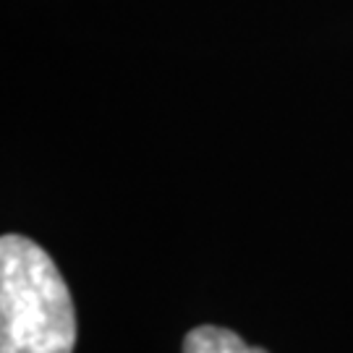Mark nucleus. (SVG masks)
Here are the masks:
<instances>
[{"instance_id": "obj_1", "label": "nucleus", "mask_w": 353, "mask_h": 353, "mask_svg": "<svg viewBox=\"0 0 353 353\" xmlns=\"http://www.w3.org/2000/svg\"><path fill=\"white\" fill-rule=\"evenodd\" d=\"M76 312L52 256L32 239H0V353H74Z\"/></svg>"}, {"instance_id": "obj_2", "label": "nucleus", "mask_w": 353, "mask_h": 353, "mask_svg": "<svg viewBox=\"0 0 353 353\" xmlns=\"http://www.w3.org/2000/svg\"><path fill=\"white\" fill-rule=\"evenodd\" d=\"M183 353H267L241 341L233 330L202 325L183 338Z\"/></svg>"}]
</instances>
